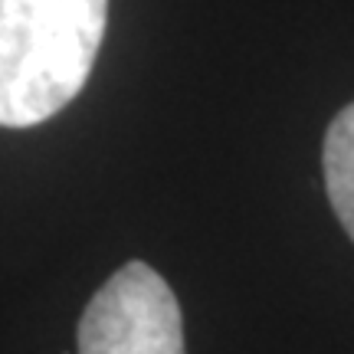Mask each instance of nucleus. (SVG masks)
Returning <instances> with one entry per match:
<instances>
[{
  "label": "nucleus",
  "instance_id": "obj_2",
  "mask_svg": "<svg viewBox=\"0 0 354 354\" xmlns=\"http://www.w3.org/2000/svg\"><path fill=\"white\" fill-rule=\"evenodd\" d=\"M76 354H187L174 289L148 263L131 259L88 299Z\"/></svg>",
  "mask_w": 354,
  "mask_h": 354
},
{
  "label": "nucleus",
  "instance_id": "obj_1",
  "mask_svg": "<svg viewBox=\"0 0 354 354\" xmlns=\"http://www.w3.org/2000/svg\"><path fill=\"white\" fill-rule=\"evenodd\" d=\"M109 0H0V125L33 128L86 86Z\"/></svg>",
  "mask_w": 354,
  "mask_h": 354
},
{
  "label": "nucleus",
  "instance_id": "obj_3",
  "mask_svg": "<svg viewBox=\"0 0 354 354\" xmlns=\"http://www.w3.org/2000/svg\"><path fill=\"white\" fill-rule=\"evenodd\" d=\"M322 167L335 216L354 243V102L331 118L322 148Z\"/></svg>",
  "mask_w": 354,
  "mask_h": 354
}]
</instances>
